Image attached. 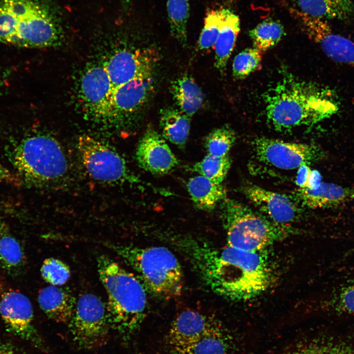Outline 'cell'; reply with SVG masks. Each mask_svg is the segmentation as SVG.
<instances>
[{
	"mask_svg": "<svg viewBox=\"0 0 354 354\" xmlns=\"http://www.w3.org/2000/svg\"><path fill=\"white\" fill-rule=\"evenodd\" d=\"M334 307L339 311L354 314V281L339 292L335 300Z\"/></svg>",
	"mask_w": 354,
	"mask_h": 354,
	"instance_id": "obj_36",
	"label": "cell"
},
{
	"mask_svg": "<svg viewBox=\"0 0 354 354\" xmlns=\"http://www.w3.org/2000/svg\"><path fill=\"white\" fill-rule=\"evenodd\" d=\"M0 354H15L12 352L0 350Z\"/></svg>",
	"mask_w": 354,
	"mask_h": 354,
	"instance_id": "obj_41",
	"label": "cell"
},
{
	"mask_svg": "<svg viewBox=\"0 0 354 354\" xmlns=\"http://www.w3.org/2000/svg\"><path fill=\"white\" fill-rule=\"evenodd\" d=\"M136 157L141 168L154 175H165L178 164L163 137L150 127L139 142Z\"/></svg>",
	"mask_w": 354,
	"mask_h": 354,
	"instance_id": "obj_16",
	"label": "cell"
},
{
	"mask_svg": "<svg viewBox=\"0 0 354 354\" xmlns=\"http://www.w3.org/2000/svg\"><path fill=\"white\" fill-rule=\"evenodd\" d=\"M190 0H166L170 29L172 36L181 45L187 43V24Z\"/></svg>",
	"mask_w": 354,
	"mask_h": 354,
	"instance_id": "obj_30",
	"label": "cell"
},
{
	"mask_svg": "<svg viewBox=\"0 0 354 354\" xmlns=\"http://www.w3.org/2000/svg\"><path fill=\"white\" fill-rule=\"evenodd\" d=\"M0 262L8 271H20L25 264V255L18 240L12 235L0 216Z\"/></svg>",
	"mask_w": 354,
	"mask_h": 354,
	"instance_id": "obj_27",
	"label": "cell"
},
{
	"mask_svg": "<svg viewBox=\"0 0 354 354\" xmlns=\"http://www.w3.org/2000/svg\"><path fill=\"white\" fill-rule=\"evenodd\" d=\"M170 91L178 109L192 117L202 107L204 94L194 80L183 75L173 80Z\"/></svg>",
	"mask_w": 354,
	"mask_h": 354,
	"instance_id": "obj_23",
	"label": "cell"
},
{
	"mask_svg": "<svg viewBox=\"0 0 354 354\" xmlns=\"http://www.w3.org/2000/svg\"><path fill=\"white\" fill-rule=\"evenodd\" d=\"M75 341L83 348L100 346L105 342L110 326L106 305L96 295H81L69 323Z\"/></svg>",
	"mask_w": 354,
	"mask_h": 354,
	"instance_id": "obj_8",
	"label": "cell"
},
{
	"mask_svg": "<svg viewBox=\"0 0 354 354\" xmlns=\"http://www.w3.org/2000/svg\"><path fill=\"white\" fill-rule=\"evenodd\" d=\"M282 354H354V347L344 342L315 338L302 340Z\"/></svg>",
	"mask_w": 354,
	"mask_h": 354,
	"instance_id": "obj_29",
	"label": "cell"
},
{
	"mask_svg": "<svg viewBox=\"0 0 354 354\" xmlns=\"http://www.w3.org/2000/svg\"><path fill=\"white\" fill-rule=\"evenodd\" d=\"M236 140L235 131L230 126L224 125L213 129L208 134L205 146L208 154L223 157L228 155Z\"/></svg>",
	"mask_w": 354,
	"mask_h": 354,
	"instance_id": "obj_32",
	"label": "cell"
},
{
	"mask_svg": "<svg viewBox=\"0 0 354 354\" xmlns=\"http://www.w3.org/2000/svg\"><path fill=\"white\" fill-rule=\"evenodd\" d=\"M62 16L53 0H0V43L44 48L59 43Z\"/></svg>",
	"mask_w": 354,
	"mask_h": 354,
	"instance_id": "obj_3",
	"label": "cell"
},
{
	"mask_svg": "<svg viewBox=\"0 0 354 354\" xmlns=\"http://www.w3.org/2000/svg\"><path fill=\"white\" fill-rule=\"evenodd\" d=\"M252 147L261 162L284 170H293L301 164L318 160L323 156L318 147L308 144L288 142L264 137L256 138Z\"/></svg>",
	"mask_w": 354,
	"mask_h": 354,
	"instance_id": "obj_10",
	"label": "cell"
},
{
	"mask_svg": "<svg viewBox=\"0 0 354 354\" xmlns=\"http://www.w3.org/2000/svg\"><path fill=\"white\" fill-rule=\"evenodd\" d=\"M296 3L301 12L323 20H346L354 15L352 0H296Z\"/></svg>",
	"mask_w": 354,
	"mask_h": 354,
	"instance_id": "obj_22",
	"label": "cell"
},
{
	"mask_svg": "<svg viewBox=\"0 0 354 354\" xmlns=\"http://www.w3.org/2000/svg\"><path fill=\"white\" fill-rule=\"evenodd\" d=\"M8 159L22 184L39 187L62 179L67 174L65 154L54 138L46 134L26 136L8 146Z\"/></svg>",
	"mask_w": 354,
	"mask_h": 354,
	"instance_id": "obj_5",
	"label": "cell"
},
{
	"mask_svg": "<svg viewBox=\"0 0 354 354\" xmlns=\"http://www.w3.org/2000/svg\"><path fill=\"white\" fill-rule=\"evenodd\" d=\"M240 31L238 15L228 9L214 45L215 67L223 72L235 48Z\"/></svg>",
	"mask_w": 354,
	"mask_h": 354,
	"instance_id": "obj_24",
	"label": "cell"
},
{
	"mask_svg": "<svg viewBox=\"0 0 354 354\" xmlns=\"http://www.w3.org/2000/svg\"><path fill=\"white\" fill-rule=\"evenodd\" d=\"M38 302L49 318L57 323L68 324L76 302L71 292L67 289L51 285L41 289Z\"/></svg>",
	"mask_w": 354,
	"mask_h": 354,
	"instance_id": "obj_21",
	"label": "cell"
},
{
	"mask_svg": "<svg viewBox=\"0 0 354 354\" xmlns=\"http://www.w3.org/2000/svg\"><path fill=\"white\" fill-rule=\"evenodd\" d=\"M235 343L222 325L184 345L169 348L170 354H231Z\"/></svg>",
	"mask_w": 354,
	"mask_h": 354,
	"instance_id": "obj_20",
	"label": "cell"
},
{
	"mask_svg": "<svg viewBox=\"0 0 354 354\" xmlns=\"http://www.w3.org/2000/svg\"><path fill=\"white\" fill-rule=\"evenodd\" d=\"M7 75H8L7 71H4L0 68V87L4 83Z\"/></svg>",
	"mask_w": 354,
	"mask_h": 354,
	"instance_id": "obj_40",
	"label": "cell"
},
{
	"mask_svg": "<svg viewBox=\"0 0 354 354\" xmlns=\"http://www.w3.org/2000/svg\"><path fill=\"white\" fill-rule=\"evenodd\" d=\"M281 71L280 79L264 95L267 121L275 130L312 126L337 112L338 102L331 90Z\"/></svg>",
	"mask_w": 354,
	"mask_h": 354,
	"instance_id": "obj_2",
	"label": "cell"
},
{
	"mask_svg": "<svg viewBox=\"0 0 354 354\" xmlns=\"http://www.w3.org/2000/svg\"><path fill=\"white\" fill-rule=\"evenodd\" d=\"M0 314L13 333L25 338L34 337L33 308L25 295L12 290L4 293L0 300Z\"/></svg>",
	"mask_w": 354,
	"mask_h": 354,
	"instance_id": "obj_18",
	"label": "cell"
},
{
	"mask_svg": "<svg viewBox=\"0 0 354 354\" xmlns=\"http://www.w3.org/2000/svg\"><path fill=\"white\" fill-rule=\"evenodd\" d=\"M187 258L214 293L234 301L254 298L270 286L271 268L260 252L229 245L218 248L202 240L174 236L170 240Z\"/></svg>",
	"mask_w": 354,
	"mask_h": 354,
	"instance_id": "obj_1",
	"label": "cell"
},
{
	"mask_svg": "<svg viewBox=\"0 0 354 354\" xmlns=\"http://www.w3.org/2000/svg\"><path fill=\"white\" fill-rule=\"evenodd\" d=\"M311 171L307 163H303L298 168L295 182L299 188H307Z\"/></svg>",
	"mask_w": 354,
	"mask_h": 354,
	"instance_id": "obj_37",
	"label": "cell"
},
{
	"mask_svg": "<svg viewBox=\"0 0 354 354\" xmlns=\"http://www.w3.org/2000/svg\"><path fill=\"white\" fill-rule=\"evenodd\" d=\"M154 61L146 51L122 49L103 64L114 89L133 79L152 76Z\"/></svg>",
	"mask_w": 354,
	"mask_h": 354,
	"instance_id": "obj_15",
	"label": "cell"
},
{
	"mask_svg": "<svg viewBox=\"0 0 354 354\" xmlns=\"http://www.w3.org/2000/svg\"><path fill=\"white\" fill-rule=\"evenodd\" d=\"M134 271L146 290L165 299L179 296L183 287L181 265L176 256L162 246L138 247L106 243Z\"/></svg>",
	"mask_w": 354,
	"mask_h": 354,
	"instance_id": "obj_6",
	"label": "cell"
},
{
	"mask_svg": "<svg viewBox=\"0 0 354 354\" xmlns=\"http://www.w3.org/2000/svg\"><path fill=\"white\" fill-rule=\"evenodd\" d=\"M114 88L103 65L89 68L81 81L80 94L90 115L99 120L112 119Z\"/></svg>",
	"mask_w": 354,
	"mask_h": 354,
	"instance_id": "obj_13",
	"label": "cell"
},
{
	"mask_svg": "<svg viewBox=\"0 0 354 354\" xmlns=\"http://www.w3.org/2000/svg\"><path fill=\"white\" fill-rule=\"evenodd\" d=\"M322 176L319 171L316 170H312L307 188L310 189H315L317 188L322 183Z\"/></svg>",
	"mask_w": 354,
	"mask_h": 354,
	"instance_id": "obj_39",
	"label": "cell"
},
{
	"mask_svg": "<svg viewBox=\"0 0 354 354\" xmlns=\"http://www.w3.org/2000/svg\"><path fill=\"white\" fill-rule=\"evenodd\" d=\"M263 53L253 47L244 49L234 58L232 71L235 79H243L262 66Z\"/></svg>",
	"mask_w": 354,
	"mask_h": 354,
	"instance_id": "obj_33",
	"label": "cell"
},
{
	"mask_svg": "<svg viewBox=\"0 0 354 354\" xmlns=\"http://www.w3.org/2000/svg\"><path fill=\"white\" fill-rule=\"evenodd\" d=\"M295 201L311 208L338 206L354 199V190L331 183L322 182L315 189L298 188Z\"/></svg>",
	"mask_w": 354,
	"mask_h": 354,
	"instance_id": "obj_19",
	"label": "cell"
},
{
	"mask_svg": "<svg viewBox=\"0 0 354 354\" xmlns=\"http://www.w3.org/2000/svg\"><path fill=\"white\" fill-rule=\"evenodd\" d=\"M152 76L138 78L114 89L112 119L123 126L137 123L148 106L154 90Z\"/></svg>",
	"mask_w": 354,
	"mask_h": 354,
	"instance_id": "obj_11",
	"label": "cell"
},
{
	"mask_svg": "<svg viewBox=\"0 0 354 354\" xmlns=\"http://www.w3.org/2000/svg\"><path fill=\"white\" fill-rule=\"evenodd\" d=\"M220 209L227 244L235 248L260 252L292 232L290 226L276 224L235 200L226 197Z\"/></svg>",
	"mask_w": 354,
	"mask_h": 354,
	"instance_id": "obj_7",
	"label": "cell"
},
{
	"mask_svg": "<svg viewBox=\"0 0 354 354\" xmlns=\"http://www.w3.org/2000/svg\"><path fill=\"white\" fill-rule=\"evenodd\" d=\"M191 118L173 107L162 109L159 123L162 136L179 148H183L189 134Z\"/></svg>",
	"mask_w": 354,
	"mask_h": 354,
	"instance_id": "obj_25",
	"label": "cell"
},
{
	"mask_svg": "<svg viewBox=\"0 0 354 354\" xmlns=\"http://www.w3.org/2000/svg\"><path fill=\"white\" fill-rule=\"evenodd\" d=\"M243 193L261 213L278 225L289 226V224L297 220L301 214V210L295 201L285 194L255 184L245 186Z\"/></svg>",
	"mask_w": 354,
	"mask_h": 354,
	"instance_id": "obj_14",
	"label": "cell"
},
{
	"mask_svg": "<svg viewBox=\"0 0 354 354\" xmlns=\"http://www.w3.org/2000/svg\"><path fill=\"white\" fill-rule=\"evenodd\" d=\"M99 279L107 295L110 326L124 339L141 326L146 315V289L135 275L104 255L97 259Z\"/></svg>",
	"mask_w": 354,
	"mask_h": 354,
	"instance_id": "obj_4",
	"label": "cell"
},
{
	"mask_svg": "<svg viewBox=\"0 0 354 354\" xmlns=\"http://www.w3.org/2000/svg\"><path fill=\"white\" fill-rule=\"evenodd\" d=\"M221 324L213 317L193 310H184L171 323L167 336L169 348L188 344Z\"/></svg>",
	"mask_w": 354,
	"mask_h": 354,
	"instance_id": "obj_17",
	"label": "cell"
},
{
	"mask_svg": "<svg viewBox=\"0 0 354 354\" xmlns=\"http://www.w3.org/2000/svg\"><path fill=\"white\" fill-rule=\"evenodd\" d=\"M231 163L229 155L219 157L208 154L201 161L196 162L192 170L212 182L220 184L226 177Z\"/></svg>",
	"mask_w": 354,
	"mask_h": 354,
	"instance_id": "obj_31",
	"label": "cell"
},
{
	"mask_svg": "<svg viewBox=\"0 0 354 354\" xmlns=\"http://www.w3.org/2000/svg\"><path fill=\"white\" fill-rule=\"evenodd\" d=\"M187 187L193 204L201 210H212L226 198V190L221 184H216L201 175L191 178Z\"/></svg>",
	"mask_w": 354,
	"mask_h": 354,
	"instance_id": "obj_26",
	"label": "cell"
},
{
	"mask_svg": "<svg viewBox=\"0 0 354 354\" xmlns=\"http://www.w3.org/2000/svg\"><path fill=\"white\" fill-rule=\"evenodd\" d=\"M0 182H4L19 186L23 184L17 174L12 173L0 163Z\"/></svg>",
	"mask_w": 354,
	"mask_h": 354,
	"instance_id": "obj_38",
	"label": "cell"
},
{
	"mask_svg": "<svg viewBox=\"0 0 354 354\" xmlns=\"http://www.w3.org/2000/svg\"><path fill=\"white\" fill-rule=\"evenodd\" d=\"M77 147L83 165L93 178L110 183L139 181L130 174L123 158L102 142L82 136L79 138Z\"/></svg>",
	"mask_w": 354,
	"mask_h": 354,
	"instance_id": "obj_9",
	"label": "cell"
},
{
	"mask_svg": "<svg viewBox=\"0 0 354 354\" xmlns=\"http://www.w3.org/2000/svg\"><path fill=\"white\" fill-rule=\"evenodd\" d=\"M227 10L228 9L219 8L207 13L198 40L200 50H206L214 46Z\"/></svg>",
	"mask_w": 354,
	"mask_h": 354,
	"instance_id": "obj_34",
	"label": "cell"
},
{
	"mask_svg": "<svg viewBox=\"0 0 354 354\" xmlns=\"http://www.w3.org/2000/svg\"><path fill=\"white\" fill-rule=\"evenodd\" d=\"M43 279L51 285L61 286L70 277L69 266L60 260L49 258L45 260L40 269Z\"/></svg>",
	"mask_w": 354,
	"mask_h": 354,
	"instance_id": "obj_35",
	"label": "cell"
},
{
	"mask_svg": "<svg viewBox=\"0 0 354 354\" xmlns=\"http://www.w3.org/2000/svg\"><path fill=\"white\" fill-rule=\"evenodd\" d=\"M291 12L307 36L334 61L354 64V42L335 33L325 20L305 14L296 9Z\"/></svg>",
	"mask_w": 354,
	"mask_h": 354,
	"instance_id": "obj_12",
	"label": "cell"
},
{
	"mask_svg": "<svg viewBox=\"0 0 354 354\" xmlns=\"http://www.w3.org/2000/svg\"><path fill=\"white\" fill-rule=\"evenodd\" d=\"M253 47L263 54L275 46L285 35L282 24L277 20L267 18L249 31Z\"/></svg>",
	"mask_w": 354,
	"mask_h": 354,
	"instance_id": "obj_28",
	"label": "cell"
}]
</instances>
